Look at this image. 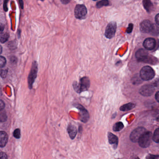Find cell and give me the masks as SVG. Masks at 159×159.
I'll list each match as a JSON object with an SVG mask.
<instances>
[{
	"label": "cell",
	"mask_w": 159,
	"mask_h": 159,
	"mask_svg": "<svg viewBox=\"0 0 159 159\" xmlns=\"http://www.w3.org/2000/svg\"><path fill=\"white\" fill-rule=\"evenodd\" d=\"M90 86V81L89 78L86 76L82 77L79 84L77 81H74L73 84V89L77 93L87 91Z\"/></svg>",
	"instance_id": "6da1fadb"
},
{
	"label": "cell",
	"mask_w": 159,
	"mask_h": 159,
	"mask_svg": "<svg viewBox=\"0 0 159 159\" xmlns=\"http://www.w3.org/2000/svg\"><path fill=\"white\" fill-rule=\"evenodd\" d=\"M155 72L154 70L150 67H144L140 71V77L141 79L144 81H150L154 78Z\"/></svg>",
	"instance_id": "7a4b0ae2"
},
{
	"label": "cell",
	"mask_w": 159,
	"mask_h": 159,
	"mask_svg": "<svg viewBox=\"0 0 159 159\" xmlns=\"http://www.w3.org/2000/svg\"><path fill=\"white\" fill-rule=\"evenodd\" d=\"M38 71V64L36 61H34L32 64L31 70L28 76V82L29 88L30 89H32L33 84L37 77Z\"/></svg>",
	"instance_id": "3957f363"
},
{
	"label": "cell",
	"mask_w": 159,
	"mask_h": 159,
	"mask_svg": "<svg viewBox=\"0 0 159 159\" xmlns=\"http://www.w3.org/2000/svg\"><path fill=\"white\" fill-rule=\"evenodd\" d=\"M74 15L76 18L83 20L86 18L87 15V10L85 5L77 4L74 9Z\"/></svg>",
	"instance_id": "277c9868"
},
{
	"label": "cell",
	"mask_w": 159,
	"mask_h": 159,
	"mask_svg": "<svg viewBox=\"0 0 159 159\" xmlns=\"http://www.w3.org/2000/svg\"><path fill=\"white\" fill-rule=\"evenodd\" d=\"M152 136V133L151 132H146L144 135L141 137L138 141L140 146L143 148H146L149 146L151 142L152 138L153 139Z\"/></svg>",
	"instance_id": "5b68a950"
},
{
	"label": "cell",
	"mask_w": 159,
	"mask_h": 159,
	"mask_svg": "<svg viewBox=\"0 0 159 159\" xmlns=\"http://www.w3.org/2000/svg\"><path fill=\"white\" fill-rule=\"evenodd\" d=\"M146 132V129L144 127H137L130 134V140L133 142H138L141 137L144 135Z\"/></svg>",
	"instance_id": "8992f818"
},
{
	"label": "cell",
	"mask_w": 159,
	"mask_h": 159,
	"mask_svg": "<svg viewBox=\"0 0 159 159\" xmlns=\"http://www.w3.org/2000/svg\"><path fill=\"white\" fill-rule=\"evenodd\" d=\"M135 56L138 61L142 62L149 63V62L151 60L150 57L148 56L147 50L145 49H140L138 50L136 53Z\"/></svg>",
	"instance_id": "52a82bcc"
},
{
	"label": "cell",
	"mask_w": 159,
	"mask_h": 159,
	"mask_svg": "<svg viewBox=\"0 0 159 159\" xmlns=\"http://www.w3.org/2000/svg\"><path fill=\"white\" fill-rule=\"evenodd\" d=\"M117 24L115 21H112L107 25L105 31V36L107 38L111 39L114 37L116 33Z\"/></svg>",
	"instance_id": "ba28073f"
},
{
	"label": "cell",
	"mask_w": 159,
	"mask_h": 159,
	"mask_svg": "<svg viewBox=\"0 0 159 159\" xmlns=\"http://www.w3.org/2000/svg\"><path fill=\"white\" fill-rule=\"evenodd\" d=\"M154 26L153 24L148 20H145L140 24V30L144 33H149L154 30Z\"/></svg>",
	"instance_id": "9c48e42d"
},
{
	"label": "cell",
	"mask_w": 159,
	"mask_h": 159,
	"mask_svg": "<svg viewBox=\"0 0 159 159\" xmlns=\"http://www.w3.org/2000/svg\"><path fill=\"white\" fill-rule=\"evenodd\" d=\"M76 107L80 110V121L84 123L87 122L90 118L88 111L81 105L77 104L76 105Z\"/></svg>",
	"instance_id": "30bf717a"
},
{
	"label": "cell",
	"mask_w": 159,
	"mask_h": 159,
	"mask_svg": "<svg viewBox=\"0 0 159 159\" xmlns=\"http://www.w3.org/2000/svg\"><path fill=\"white\" fill-rule=\"evenodd\" d=\"M155 91V88L152 85L147 84L143 86L140 89V93L144 96H150Z\"/></svg>",
	"instance_id": "8fae6325"
},
{
	"label": "cell",
	"mask_w": 159,
	"mask_h": 159,
	"mask_svg": "<svg viewBox=\"0 0 159 159\" xmlns=\"http://www.w3.org/2000/svg\"><path fill=\"white\" fill-rule=\"evenodd\" d=\"M143 46L146 49L148 50H153L156 45L155 40L153 38L146 39L143 42Z\"/></svg>",
	"instance_id": "7c38bea8"
},
{
	"label": "cell",
	"mask_w": 159,
	"mask_h": 159,
	"mask_svg": "<svg viewBox=\"0 0 159 159\" xmlns=\"http://www.w3.org/2000/svg\"><path fill=\"white\" fill-rule=\"evenodd\" d=\"M108 138L109 143L113 146V147L116 149L118 145L119 139L118 137L111 133H108Z\"/></svg>",
	"instance_id": "4fadbf2b"
},
{
	"label": "cell",
	"mask_w": 159,
	"mask_h": 159,
	"mask_svg": "<svg viewBox=\"0 0 159 159\" xmlns=\"http://www.w3.org/2000/svg\"><path fill=\"white\" fill-rule=\"evenodd\" d=\"M8 135L6 132L1 131L0 132V146L4 147L8 141Z\"/></svg>",
	"instance_id": "5bb4252c"
},
{
	"label": "cell",
	"mask_w": 159,
	"mask_h": 159,
	"mask_svg": "<svg viewBox=\"0 0 159 159\" xmlns=\"http://www.w3.org/2000/svg\"><path fill=\"white\" fill-rule=\"evenodd\" d=\"M67 132L69 133L71 139H74L76 136L77 134V129L76 127L72 124H70L67 127Z\"/></svg>",
	"instance_id": "9a60e30c"
},
{
	"label": "cell",
	"mask_w": 159,
	"mask_h": 159,
	"mask_svg": "<svg viewBox=\"0 0 159 159\" xmlns=\"http://www.w3.org/2000/svg\"><path fill=\"white\" fill-rule=\"evenodd\" d=\"M135 104L133 103H129L126 104L124 105L120 108V110L122 111H128L133 109V108L135 107Z\"/></svg>",
	"instance_id": "2e32d148"
},
{
	"label": "cell",
	"mask_w": 159,
	"mask_h": 159,
	"mask_svg": "<svg viewBox=\"0 0 159 159\" xmlns=\"http://www.w3.org/2000/svg\"><path fill=\"white\" fill-rule=\"evenodd\" d=\"M143 2L145 9L147 11V12H150L153 8V5L152 4L150 0H143Z\"/></svg>",
	"instance_id": "e0dca14e"
},
{
	"label": "cell",
	"mask_w": 159,
	"mask_h": 159,
	"mask_svg": "<svg viewBox=\"0 0 159 159\" xmlns=\"http://www.w3.org/2000/svg\"><path fill=\"white\" fill-rule=\"evenodd\" d=\"M124 125L121 122H117L113 126V130L115 132L119 131L121 130L124 128Z\"/></svg>",
	"instance_id": "ac0fdd59"
},
{
	"label": "cell",
	"mask_w": 159,
	"mask_h": 159,
	"mask_svg": "<svg viewBox=\"0 0 159 159\" xmlns=\"http://www.w3.org/2000/svg\"><path fill=\"white\" fill-rule=\"evenodd\" d=\"M10 37V34L7 32H6L5 33L1 34V37H0V41L1 43H5L7 41H8Z\"/></svg>",
	"instance_id": "d6986e66"
},
{
	"label": "cell",
	"mask_w": 159,
	"mask_h": 159,
	"mask_svg": "<svg viewBox=\"0 0 159 159\" xmlns=\"http://www.w3.org/2000/svg\"><path fill=\"white\" fill-rule=\"evenodd\" d=\"M109 5L108 0H102L97 2L96 7L97 8H101L104 6H107Z\"/></svg>",
	"instance_id": "ffe728a7"
},
{
	"label": "cell",
	"mask_w": 159,
	"mask_h": 159,
	"mask_svg": "<svg viewBox=\"0 0 159 159\" xmlns=\"http://www.w3.org/2000/svg\"><path fill=\"white\" fill-rule=\"evenodd\" d=\"M153 141L156 143L159 142V128H157L154 132V135L153 136Z\"/></svg>",
	"instance_id": "44dd1931"
},
{
	"label": "cell",
	"mask_w": 159,
	"mask_h": 159,
	"mask_svg": "<svg viewBox=\"0 0 159 159\" xmlns=\"http://www.w3.org/2000/svg\"><path fill=\"white\" fill-rule=\"evenodd\" d=\"M0 119H1V122H5L7 120V116L6 113L3 110L1 111Z\"/></svg>",
	"instance_id": "7402d4cb"
},
{
	"label": "cell",
	"mask_w": 159,
	"mask_h": 159,
	"mask_svg": "<svg viewBox=\"0 0 159 159\" xmlns=\"http://www.w3.org/2000/svg\"><path fill=\"white\" fill-rule=\"evenodd\" d=\"M7 61L4 57L1 56L0 57V67L1 68L4 67L6 64Z\"/></svg>",
	"instance_id": "603a6c76"
},
{
	"label": "cell",
	"mask_w": 159,
	"mask_h": 159,
	"mask_svg": "<svg viewBox=\"0 0 159 159\" xmlns=\"http://www.w3.org/2000/svg\"><path fill=\"white\" fill-rule=\"evenodd\" d=\"M13 136L16 139H19L21 137V131L19 128H17L14 131L13 133Z\"/></svg>",
	"instance_id": "cb8c5ba5"
},
{
	"label": "cell",
	"mask_w": 159,
	"mask_h": 159,
	"mask_svg": "<svg viewBox=\"0 0 159 159\" xmlns=\"http://www.w3.org/2000/svg\"><path fill=\"white\" fill-rule=\"evenodd\" d=\"M7 74H8V70H1V76L2 78H5L7 76Z\"/></svg>",
	"instance_id": "d4e9b609"
},
{
	"label": "cell",
	"mask_w": 159,
	"mask_h": 159,
	"mask_svg": "<svg viewBox=\"0 0 159 159\" xmlns=\"http://www.w3.org/2000/svg\"><path fill=\"white\" fill-rule=\"evenodd\" d=\"M9 0H4V1H3V10H4L5 12H7L8 10V6H7V4H8V2H9Z\"/></svg>",
	"instance_id": "484cf974"
},
{
	"label": "cell",
	"mask_w": 159,
	"mask_h": 159,
	"mask_svg": "<svg viewBox=\"0 0 159 159\" xmlns=\"http://www.w3.org/2000/svg\"><path fill=\"white\" fill-rule=\"evenodd\" d=\"M153 117L155 120L159 122V111H155V112L153 114Z\"/></svg>",
	"instance_id": "4316f807"
},
{
	"label": "cell",
	"mask_w": 159,
	"mask_h": 159,
	"mask_svg": "<svg viewBox=\"0 0 159 159\" xmlns=\"http://www.w3.org/2000/svg\"><path fill=\"white\" fill-rule=\"evenodd\" d=\"M133 27V26L132 24H129V26H128V27L127 29V33H131L132 32Z\"/></svg>",
	"instance_id": "83f0119b"
},
{
	"label": "cell",
	"mask_w": 159,
	"mask_h": 159,
	"mask_svg": "<svg viewBox=\"0 0 159 159\" xmlns=\"http://www.w3.org/2000/svg\"><path fill=\"white\" fill-rule=\"evenodd\" d=\"M159 155H149L147 156V159H158Z\"/></svg>",
	"instance_id": "f1b7e54d"
},
{
	"label": "cell",
	"mask_w": 159,
	"mask_h": 159,
	"mask_svg": "<svg viewBox=\"0 0 159 159\" xmlns=\"http://www.w3.org/2000/svg\"><path fill=\"white\" fill-rule=\"evenodd\" d=\"M0 157H1V159H8V156L7 155L4 153L3 152H1V154H0Z\"/></svg>",
	"instance_id": "f546056e"
},
{
	"label": "cell",
	"mask_w": 159,
	"mask_h": 159,
	"mask_svg": "<svg viewBox=\"0 0 159 159\" xmlns=\"http://www.w3.org/2000/svg\"><path fill=\"white\" fill-rule=\"evenodd\" d=\"M5 103H4L3 100H1V102H0V109H1V111L3 110L5 108Z\"/></svg>",
	"instance_id": "4dcf8cb0"
},
{
	"label": "cell",
	"mask_w": 159,
	"mask_h": 159,
	"mask_svg": "<svg viewBox=\"0 0 159 159\" xmlns=\"http://www.w3.org/2000/svg\"><path fill=\"white\" fill-rule=\"evenodd\" d=\"M10 61H11L12 63H16L17 62V58H16L15 57H12L10 58Z\"/></svg>",
	"instance_id": "1f68e13d"
},
{
	"label": "cell",
	"mask_w": 159,
	"mask_h": 159,
	"mask_svg": "<svg viewBox=\"0 0 159 159\" xmlns=\"http://www.w3.org/2000/svg\"><path fill=\"white\" fill-rule=\"evenodd\" d=\"M19 2L20 6L21 8L23 10L24 9V3L23 0H18Z\"/></svg>",
	"instance_id": "d6a6232c"
},
{
	"label": "cell",
	"mask_w": 159,
	"mask_h": 159,
	"mask_svg": "<svg viewBox=\"0 0 159 159\" xmlns=\"http://www.w3.org/2000/svg\"><path fill=\"white\" fill-rule=\"evenodd\" d=\"M154 86H156L157 88H159V80L157 79L154 82Z\"/></svg>",
	"instance_id": "836d02e7"
},
{
	"label": "cell",
	"mask_w": 159,
	"mask_h": 159,
	"mask_svg": "<svg viewBox=\"0 0 159 159\" xmlns=\"http://www.w3.org/2000/svg\"><path fill=\"white\" fill-rule=\"evenodd\" d=\"M70 1L71 0H60L61 2L63 4H67L70 2Z\"/></svg>",
	"instance_id": "e575fe53"
},
{
	"label": "cell",
	"mask_w": 159,
	"mask_h": 159,
	"mask_svg": "<svg viewBox=\"0 0 159 159\" xmlns=\"http://www.w3.org/2000/svg\"><path fill=\"white\" fill-rule=\"evenodd\" d=\"M155 20L156 21V23L157 25H159V14H157L155 18Z\"/></svg>",
	"instance_id": "d590c367"
},
{
	"label": "cell",
	"mask_w": 159,
	"mask_h": 159,
	"mask_svg": "<svg viewBox=\"0 0 159 159\" xmlns=\"http://www.w3.org/2000/svg\"><path fill=\"white\" fill-rule=\"evenodd\" d=\"M155 97L156 100H157L158 103H159V91H158V92H157V93H156Z\"/></svg>",
	"instance_id": "8d00e7d4"
},
{
	"label": "cell",
	"mask_w": 159,
	"mask_h": 159,
	"mask_svg": "<svg viewBox=\"0 0 159 159\" xmlns=\"http://www.w3.org/2000/svg\"><path fill=\"white\" fill-rule=\"evenodd\" d=\"M1 53H2V47L1 46Z\"/></svg>",
	"instance_id": "74e56055"
},
{
	"label": "cell",
	"mask_w": 159,
	"mask_h": 159,
	"mask_svg": "<svg viewBox=\"0 0 159 159\" xmlns=\"http://www.w3.org/2000/svg\"><path fill=\"white\" fill-rule=\"evenodd\" d=\"M135 159H139V158H138V157H136V158H135Z\"/></svg>",
	"instance_id": "f35d334b"
},
{
	"label": "cell",
	"mask_w": 159,
	"mask_h": 159,
	"mask_svg": "<svg viewBox=\"0 0 159 159\" xmlns=\"http://www.w3.org/2000/svg\"><path fill=\"white\" fill-rule=\"evenodd\" d=\"M93 1H98V0H93Z\"/></svg>",
	"instance_id": "ab89813d"
},
{
	"label": "cell",
	"mask_w": 159,
	"mask_h": 159,
	"mask_svg": "<svg viewBox=\"0 0 159 159\" xmlns=\"http://www.w3.org/2000/svg\"><path fill=\"white\" fill-rule=\"evenodd\" d=\"M40 1H43L44 0H40Z\"/></svg>",
	"instance_id": "60d3db41"
}]
</instances>
